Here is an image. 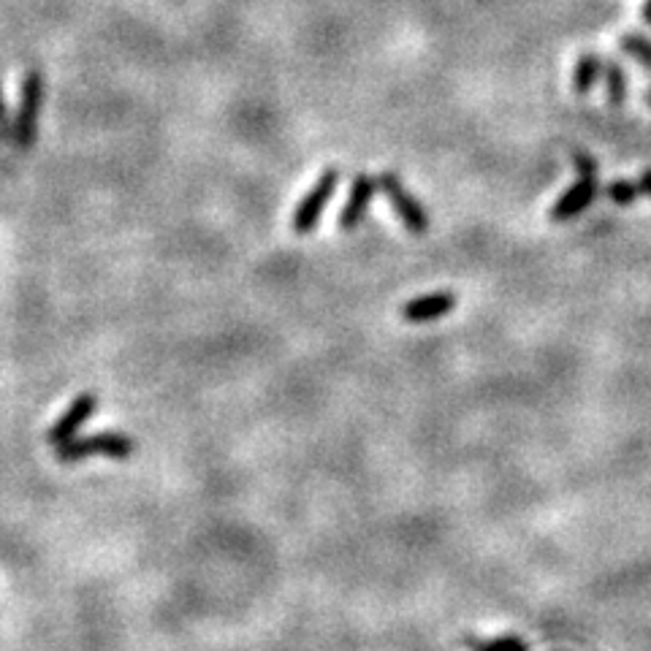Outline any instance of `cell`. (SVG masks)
<instances>
[{
    "label": "cell",
    "mask_w": 651,
    "mask_h": 651,
    "mask_svg": "<svg viewBox=\"0 0 651 651\" xmlns=\"http://www.w3.org/2000/svg\"><path fill=\"white\" fill-rule=\"evenodd\" d=\"M47 98V79L38 68H30L19 85V106L11 120V142L17 150H30L38 136V117Z\"/></svg>",
    "instance_id": "6da1fadb"
},
{
    "label": "cell",
    "mask_w": 651,
    "mask_h": 651,
    "mask_svg": "<svg viewBox=\"0 0 651 651\" xmlns=\"http://www.w3.org/2000/svg\"><path fill=\"white\" fill-rule=\"evenodd\" d=\"M57 451V462L63 464H76L85 462L90 456H106V459H117V462H125L131 459V453L136 451V440L131 434L120 432V429H106V432H95L87 434V437H79L76 434L74 440L63 443Z\"/></svg>",
    "instance_id": "7a4b0ae2"
},
{
    "label": "cell",
    "mask_w": 651,
    "mask_h": 651,
    "mask_svg": "<svg viewBox=\"0 0 651 651\" xmlns=\"http://www.w3.org/2000/svg\"><path fill=\"white\" fill-rule=\"evenodd\" d=\"M573 163H576L578 180L573 182V185L559 196L557 204L551 207V220H554V223H570V220H576V217L592 207L597 199V161L592 155L578 150L576 155H573Z\"/></svg>",
    "instance_id": "3957f363"
},
{
    "label": "cell",
    "mask_w": 651,
    "mask_h": 651,
    "mask_svg": "<svg viewBox=\"0 0 651 651\" xmlns=\"http://www.w3.org/2000/svg\"><path fill=\"white\" fill-rule=\"evenodd\" d=\"M337 185H340V169H334V166L323 169L318 182L312 185L310 193L299 201V207H296V212H293L291 217L293 234H310V231H315V226L321 223L323 209H326V204H329L331 196H334Z\"/></svg>",
    "instance_id": "277c9868"
},
{
    "label": "cell",
    "mask_w": 651,
    "mask_h": 651,
    "mask_svg": "<svg viewBox=\"0 0 651 651\" xmlns=\"http://www.w3.org/2000/svg\"><path fill=\"white\" fill-rule=\"evenodd\" d=\"M378 188L383 190V196L388 199V204L394 207L397 217L402 220V226L413 234H424L429 231V215L421 207V201L402 185L397 171H383L378 177Z\"/></svg>",
    "instance_id": "5b68a950"
},
{
    "label": "cell",
    "mask_w": 651,
    "mask_h": 651,
    "mask_svg": "<svg viewBox=\"0 0 651 651\" xmlns=\"http://www.w3.org/2000/svg\"><path fill=\"white\" fill-rule=\"evenodd\" d=\"M95 410H98V397H95L93 391H82V394L66 407V413L49 426V445H52V448H60V445L68 443V440H74L76 434H79V429L87 426V421L95 416Z\"/></svg>",
    "instance_id": "8992f818"
},
{
    "label": "cell",
    "mask_w": 651,
    "mask_h": 651,
    "mask_svg": "<svg viewBox=\"0 0 651 651\" xmlns=\"http://www.w3.org/2000/svg\"><path fill=\"white\" fill-rule=\"evenodd\" d=\"M375 190H378V180H372L369 174H356L353 182H350V193L348 201L342 204L340 212V228L350 231V228H356L367 215L369 204L375 199Z\"/></svg>",
    "instance_id": "52a82bcc"
},
{
    "label": "cell",
    "mask_w": 651,
    "mask_h": 651,
    "mask_svg": "<svg viewBox=\"0 0 651 651\" xmlns=\"http://www.w3.org/2000/svg\"><path fill=\"white\" fill-rule=\"evenodd\" d=\"M453 307H456V296L453 293L434 291L426 293V296H418V299H410L402 307V318L410 323H429L437 321V318H445Z\"/></svg>",
    "instance_id": "ba28073f"
},
{
    "label": "cell",
    "mask_w": 651,
    "mask_h": 651,
    "mask_svg": "<svg viewBox=\"0 0 651 651\" xmlns=\"http://www.w3.org/2000/svg\"><path fill=\"white\" fill-rule=\"evenodd\" d=\"M600 74H603V57L595 55V52L578 55L576 68H573V90H576V95L592 93Z\"/></svg>",
    "instance_id": "9c48e42d"
},
{
    "label": "cell",
    "mask_w": 651,
    "mask_h": 651,
    "mask_svg": "<svg viewBox=\"0 0 651 651\" xmlns=\"http://www.w3.org/2000/svg\"><path fill=\"white\" fill-rule=\"evenodd\" d=\"M603 79L605 101L614 106V109H622L624 101H627V74H624V68L619 66V60H614V57L603 60Z\"/></svg>",
    "instance_id": "30bf717a"
},
{
    "label": "cell",
    "mask_w": 651,
    "mask_h": 651,
    "mask_svg": "<svg viewBox=\"0 0 651 651\" xmlns=\"http://www.w3.org/2000/svg\"><path fill=\"white\" fill-rule=\"evenodd\" d=\"M619 47H622L624 55L635 57L651 74V38L641 36V33H624V36L619 38Z\"/></svg>",
    "instance_id": "8fae6325"
},
{
    "label": "cell",
    "mask_w": 651,
    "mask_h": 651,
    "mask_svg": "<svg viewBox=\"0 0 651 651\" xmlns=\"http://www.w3.org/2000/svg\"><path fill=\"white\" fill-rule=\"evenodd\" d=\"M608 199L619 204V207H630V204L641 199V185H635L630 180L608 182Z\"/></svg>",
    "instance_id": "7c38bea8"
},
{
    "label": "cell",
    "mask_w": 651,
    "mask_h": 651,
    "mask_svg": "<svg viewBox=\"0 0 651 651\" xmlns=\"http://www.w3.org/2000/svg\"><path fill=\"white\" fill-rule=\"evenodd\" d=\"M472 651H527V643L516 638V635H502L494 641L472 643Z\"/></svg>",
    "instance_id": "4fadbf2b"
},
{
    "label": "cell",
    "mask_w": 651,
    "mask_h": 651,
    "mask_svg": "<svg viewBox=\"0 0 651 651\" xmlns=\"http://www.w3.org/2000/svg\"><path fill=\"white\" fill-rule=\"evenodd\" d=\"M11 139V114L6 109V98H3V90H0V142Z\"/></svg>",
    "instance_id": "5bb4252c"
},
{
    "label": "cell",
    "mask_w": 651,
    "mask_h": 651,
    "mask_svg": "<svg viewBox=\"0 0 651 651\" xmlns=\"http://www.w3.org/2000/svg\"><path fill=\"white\" fill-rule=\"evenodd\" d=\"M638 185H641V193H643V196H649V199H651V169L643 171L641 180H638Z\"/></svg>",
    "instance_id": "9a60e30c"
},
{
    "label": "cell",
    "mask_w": 651,
    "mask_h": 651,
    "mask_svg": "<svg viewBox=\"0 0 651 651\" xmlns=\"http://www.w3.org/2000/svg\"><path fill=\"white\" fill-rule=\"evenodd\" d=\"M641 19H643V22H646V25H649V28H651V0H643V6H641Z\"/></svg>",
    "instance_id": "2e32d148"
},
{
    "label": "cell",
    "mask_w": 651,
    "mask_h": 651,
    "mask_svg": "<svg viewBox=\"0 0 651 651\" xmlns=\"http://www.w3.org/2000/svg\"><path fill=\"white\" fill-rule=\"evenodd\" d=\"M643 98H646V104L651 106V87H649V90H646V93H643Z\"/></svg>",
    "instance_id": "e0dca14e"
}]
</instances>
